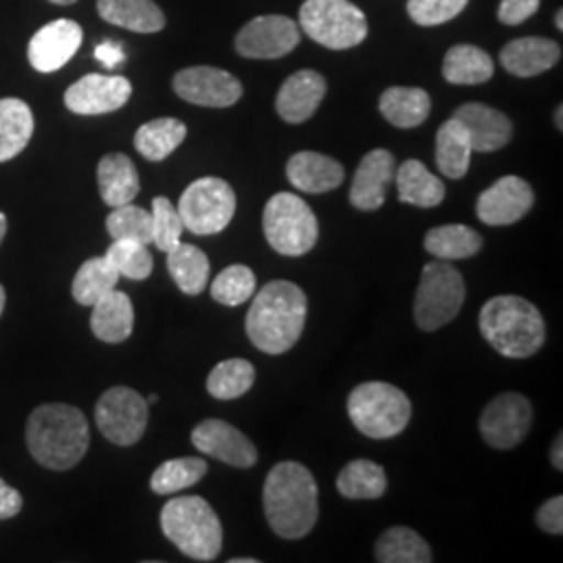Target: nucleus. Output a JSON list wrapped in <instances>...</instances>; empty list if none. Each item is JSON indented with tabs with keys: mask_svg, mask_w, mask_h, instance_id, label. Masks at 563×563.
I'll list each match as a JSON object with an SVG mask.
<instances>
[{
	"mask_svg": "<svg viewBox=\"0 0 563 563\" xmlns=\"http://www.w3.org/2000/svg\"><path fill=\"white\" fill-rule=\"evenodd\" d=\"M301 42L299 25L284 15H262L249 21L239 36L236 51L244 59H280Z\"/></svg>",
	"mask_w": 563,
	"mask_h": 563,
	"instance_id": "nucleus-13",
	"label": "nucleus"
},
{
	"mask_svg": "<svg viewBox=\"0 0 563 563\" xmlns=\"http://www.w3.org/2000/svg\"><path fill=\"white\" fill-rule=\"evenodd\" d=\"M132 97V84L123 76L88 74L65 92V107L76 115H104L121 109Z\"/></svg>",
	"mask_w": 563,
	"mask_h": 563,
	"instance_id": "nucleus-15",
	"label": "nucleus"
},
{
	"mask_svg": "<svg viewBox=\"0 0 563 563\" xmlns=\"http://www.w3.org/2000/svg\"><path fill=\"white\" fill-rule=\"evenodd\" d=\"M465 301L463 276L449 262L437 260L423 267L413 316L423 332H434L457 318Z\"/></svg>",
	"mask_w": 563,
	"mask_h": 563,
	"instance_id": "nucleus-9",
	"label": "nucleus"
},
{
	"mask_svg": "<svg viewBox=\"0 0 563 563\" xmlns=\"http://www.w3.org/2000/svg\"><path fill=\"white\" fill-rule=\"evenodd\" d=\"M23 507V499H21L18 488L9 486L0 478V520H9L15 518Z\"/></svg>",
	"mask_w": 563,
	"mask_h": 563,
	"instance_id": "nucleus-47",
	"label": "nucleus"
},
{
	"mask_svg": "<svg viewBox=\"0 0 563 563\" xmlns=\"http://www.w3.org/2000/svg\"><path fill=\"white\" fill-rule=\"evenodd\" d=\"M107 232L113 241H136L142 244L153 242V218L139 205L113 207L107 218Z\"/></svg>",
	"mask_w": 563,
	"mask_h": 563,
	"instance_id": "nucleus-40",
	"label": "nucleus"
},
{
	"mask_svg": "<svg viewBox=\"0 0 563 563\" xmlns=\"http://www.w3.org/2000/svg\"><path fill=\"white\" fill-rule=\"evenodd\" d=\"M430 109H432L430 95L422 88L393 86L384 90L380 97V113L384 120L402 130L422 125L430 115Z\"/></svg>",
	"mask_w": 563,
	"mask_h": 563,
	"instance_id": "nucleus-27",
	"label": "nucleus"
},
{
	"mask_svg": "<svg viewBox=\"0 0 563 563\" xmlns=\"http://www.w3.org/2000/svg\"><path fill=\"white\" fill-rule=\"evenodd\" d=\"M25 441L36 462L63 472L81 462L90 444V430L78 407L65 402H46L32 411Z\"/></svg>",
	"mask_w": 563,
	"mask_h": 563,
	"instance_id": "nucleus-3",
	"label": "nucleus"
},
{
	"mask_svg": "<svg viewBox=\"0 0 563 563\" xmlns=\"http://www.w3.org/2000/svg\"><path fill=\"white\" fill-rule=\"evenodd\" d=\"M192 444L218 462L232 467H253L257 463V449L239 428L222 420H205L192 430Z\"/></svg>",
	"mask_w": 563,
	"mask_h": 563,
	"instance_id": "nucleus-18",
	"label": "nucleus"
},
{
	"mask_svg": "<svg viewBox=\"0 0 563 563\" xmlns=\"http://www.w3.org/2000/svg\"><path fill=\"white\" fill-rule=\"evenodd\" d=\"M563 437L560 434L558 439H555V443L551 446V463H553V467L555 470H563Z\"/></svg>",
	"mask_w": 563,
	"mask_h": 563,
	"instance_id": "nucleus-49",
	"label": "nucleus"
},
{
	"mask_svg": "<svg viewBox=\"0 0 563 563\" xmlns=\"http://www.w3.org/2000/svg\"><path fill=\"white\" fill-rule=\"evenodd\" d=\"M563 104H560V107H558V113H555V123H558V130H560V132H562L563 130Z\"/></svg>",
	"mask_w": 563,
	"mask_h": 563,
	"instance_id": "nucleus-51",
	"label": "nucleus"
},
{
	"mask_svg": "<svg viewBox=\"0 0 563 563\" xmlns=\"http://www.w3.org/2000/svg\"><path fill=\"white\" fill-rule=\"evenodd\" d=\"M97 9L107 23L136 34H155L165 27V15L155 0H97Z\"/></svg>",
	"mask_w": 563,
	"mask_h": 563,
	"instance_id": "nucleus-26",
	"label": "nucleus"
},
{
	"mask_svg": "<svg viewBox=\"0 0 563 563\" xmlns=\"http://www.w3.org/2000/svg\"><path fill=\"white\" fill-rule=\"evenodd\" d=\"M257 288L255 272L246 265H230L211 284V297L225 307H239L253 299Z\"/></svg>",
	"mask_w": 563,
	"mask_h": 563,
	"instance_id": "nucleus-41",
	"label": "nucleus"
},
{
	"mask_svg": "<svg viewBox=\"0 0 563 563\" xmlns=\"http://www.w3.org/2000/svg\"><path fill=\"white\" fill-rule=\"evenodd\" d=\"M4 301H7V297H4V288L0 286V316H2V311H4Z\"/></svg>",
	"mask_w": 563,
	"mask_h": 563,
	"instance_id": "nucleus-54",
	"label": "nucleus"
},
{
	"mask_svg": "<svg viewBox=\"0 0 563 563\" xmlns=\"http://www.w3.org/2000/svg\"><path fill=\"white\" fill-rule=\"evenodd\" d=\"M48 2H53V4H60V7H67V4H74V2H78V0H48Z\"/></svg>",
	"mask_w": 563,
	"mask_h": 563,
	"instance_id": "nucleus-55",
	"label": "nucleus"
},
{
	"mask_svg": "<svg viewBox=\"0 0 563 563\" xmlns=\"http://www.w3.org/2000/svg\"><path fill=\"white\" fill-rule=\"evenodd\" d=\"M263 234L267 244L286 257H301L320 239L318 218L301 197L292 192L274 195L263 211Z\"/></svg>",
	"mask_w": 563,
	"mask_h": 563,
	"instance_id": "nucleus-7",
	"label": "nucleus"
},
{
	"mask_svg": "<svg viewBox=\"0 0 563 563\" xmlns=\"http://www.w3.org/2000/svg\"><path fill=\"white\" fill-rule=\"evenodd\" d=\"M81 41L84 32L80 23L71 20L53 21L32 36L27 46V59L41 74L59 71L80 51Z\"/></svg>",
	"mask_w": 563,
	"mask_h": 563,
	"instance_id": "nucleus-17",
	"label": "nucleus"
},
{
	"mask_svg": "<svg viewBox=\"0 0 563 563\" xmlns=\"http://www.w3.org/2000/svg\"><path fill=\"white\" fill-rule=\"evenodd\" d=\"M118 282H120V274L111 263L107 262L104 255L92 257L81 263L71 284V295L84 307H92L95 302L101 301L104 295L115 290Z\"/></svg>",
	"mask_w": 563,
	"mask_h": 563,
	"instance_id": "nucleus-37",
	"label": "nucleus"
},
{
	"mask_svg": "<svg viewBox=\"0 0 563 563\" xmlns=\"http://www.w3.org/2000/svg\"><path fill=\"white\" fill-rule=\"evenodd\" d=\"M95 420L109 443L132 446L144 437L148 402L134 388L113 386L97 402Z\"/></svg>",
	"mask_w": 563,
	"mask_h": 563,
	"instance_id": "nucleus-11",
	"label": "nucleus"
},
{
	"mask_svg": "<svg viewBox=\"0 0 563 563\" xmlns=\"http://www.w3.org/2000/svg\"><path fill=\"white\" fill-rule=\"evenodd\" d=\"M349 418L367 439H393L411 420V401L401 388L388 383L355 386L346 401Z\"/></svg>",
	"mask_w": 563,
	"mask_h": 563,
	"instance_id": "nucleus-6",
	"label": "nucleus"
},
{
	"mask_svg": "<svg viewBox=\"0 0 563 563\" xmlns=\"http://www.w3.org/2000/svg\"><path fill=\"white\" fill-rule=\"evenodd\" d=\"M563 11L562 9H560V11H558V13H555V27H558V30H560V32H562L563 30Z\"/></svg>",
	"mask_w": 563,
	"mask_h": 563,
	"instance_id": "nucleus-52",
	"label": "nucleus"
},
{
	"mask_svg": "<svg viewBox=\"0 0 563 563\" xmlns=\"http://www.w3.org/2000/svg\"><path fill=\"white\" fill-rule=\"evenodd\" d=\"M472 153L474 151L462 123L455 118L444 121L437 134V165L443 176L451 180H462L470 169Z\"/></svg>",
	"mask_w": 563,
	"mask_h": 563,
	"instance_id": "nucleus-34",
	"label": "nucleus"
},
{
	"mask_svg": "<svg viewBox=\"0 0 563 563\" xmlns=\"http://www.w3.org/2000/svg\"><path fill=\"white\" fill-rule=\"evenodd\" d=\"M97 178L102 201L109 207L128 205L141 192V178L136 165L123 153L104 155L97 167Z\"/></svg>",
	"mask_w": 563,
	"mask_h": 563,
	"instance_id": "nucleus-25",
	"label": "nucleus"
},
{
	"mask_svg": "<svg viewBox=\"0 0 563 563\" xmlns=\"http://www.w3.org/2000/svg\"><path fill=\"white\" fill-rule=\"evenodd\" d=\"M302 32L330 51H346L367 36L362 9L349 0H305L299 11Z\"/></svg>",
	"mask_w": 563,
	"mask_h": 563,
	"instance_id": "nucleus-8",
	"label": "nucleus"
},
{
	"mask_svg": "<svg viewBox=\"0 0 563 563\" xmlns=\"http://www.w3.org/2000/svg\"><path fill=\"white\" fill-rule=\"evenodd\" d=\"M532 428V405L520 393H504L484 407L481 432L493 449H514Z\"/></svg>",
	"mask_w": 563,
	"mask_h": 563,
	"instance_id": "nucleus-12",
	"label": "nucleus"
},
{
	"mask_svg": "<svg viewBox=\"0 0 563 563\" xmlns=\"http://www.w3.org/2000/svg\"><path fill=\"white\" fill-rule=\"evenodd\" d=\"M246 313V336L267 355H282L301 339L307 297L292 282L265 284Z\"/></svg>",
	"mask_w": 563,
	"mask_h": 563,
	"instance_id": "nucleus-2",
	"label": "nucleus"
},
{
	"mask_svg": "<svg viewBox=\"0 0 563 563\" xmlns=\"http://www.w3.org/2000/svg\"><path fill=\"white\" fill-rule=\"evenodd\" d=\"M481 332L488 344L509 360H526L544 344V320L537 305L504 295L484 302Z\"/></svg>",
	"mask_w": 563,
	"mask_h": 563,
	"instance_id": "nucleus-4",
	"label": "nucleus"
},
{
	"mask_svg": "<svg viewBox=\"0 0 563 563\" xmlns=\"http://www.w3.org/2000/svg\"><path fill=\"white\" fill-rule=\"evenodd\" d=\"M263 511L272 530L282 539L297 541L309 534L320 516L313 474L301 463H278L265 478Z\"/></svg>",
	"mask_w": 563,
	"mask_h": 563,
	"instance_id": "nucleus-1",
	"label": "nucleus"
},
{
	"mask_svg": "<svg viewBox=\"0 0 563 563\" xmlns=\"http://www.w3.org/2000/svg\"><path fill=\"white\" fill-rule=\"evenodd\" d=\"M90 328L95 336L109 344L128 341L134 330V305L130 297L121 290H111L101 301L92 305Z\"/></svg>",
	"mask_w": 563,
	"mask_h": 563,
	"instance_id": "nucleus-24",
	"label": "nucleus"
},
{
	"mask_svg": "<svg viewBox=\"0 0 563 563\" xmlns=\"http://www.w3.org/2000/svg\"><path fill=\"white\" fill-rule=\"evenodd\" d=\"M465 7L467 0H409L407 13L418 25L432 27L457 18Z\"/></svg>",
	"mask_w": 563,
	"mask_h": 563,
	"instance_id": "nucleus-44",
	"label": "nucleus"
},
{
	"mask_svg": "<svg viewBox=\"0 0 563 563\" xmlns=\"http://www.w3.org/2000/svg\"><path fill=\"white\" fill-rule=\"evenodd\" d=\"M286 176L297 190L307 195H322L341 186L344 167L322 153L301 151L290 157L286 165Z\"/></svg>",
	"mask_w": 563,
	"mask_h": 563,
	"instance_id": "nucleus-22",
	"label": "nucleus"
},
{
	"mask_svg": "<svg viewBox=\"0 0 563 563\" xmlns=\"http://www.w3.org/2000/svg\"><path fill=\"white\" fill-rule=\"evenodd\" d=\"M151 218H153V242H155V246H157L159 251L167 253V251H172L178 242H181L184 223H181L178 207L172 205L169 199L157 197V199L153 201Z\"/></svg>",
	"mask_w": 563,
	"mask_h": 563,
	"instance_id": "nucleus-43",
	"label": "nucleus"
},
{
	"mask_svg": "<svg viewBox=\"0 0 563 563\" xmlns=\"http://www.w3.org/2000/svg\"><path fill=\"white\" fill-rule=\"evenodd\" d=\"M537 523L547 534H562L563 532V497H553L544 501L537 511Z\"/></svg>",
	"mask_w": 563,
	"mask_h": 563,
	"instance_id": "nucleus-46",
	"label": "nucleus"
},
{
	"mask_svg": "<svg viewBox=\"0 0 563 563\" xmlns=\"http://www.w3.org/2000/svg\"><path fill=\"white\" fill-rule=\"evenodd\" d=\"M167 269L184 295L197 297L207 288L211 267L199 246L178 242L172 251H167Z\"/></svg>",
	"mask_w": 563,
	"mask_h": 563,
	"instance_id": "nucleus-32",
	"label": "nucleus"
},
{
	"mask_svg": "<svg viewBox=\"0 0 563 563\" xmlns=\"http://www.w3.org/2000/svg\"><path fill=\"white\" fill-rule=\"evenodd\" d=\"M34 113L20 99H0V163L11 162L30 144Z\"/></svg>",
	"mask_w": 563,
	"mask_h": 563,
	"instance_id": "nucleus-30",
	"label": "nucleus"
},
{
	"mask_svg": "<svg viewBox=\"0 0 563 563\" xmlns=\"http://www.w3.org/2000/svg\"><path fill=\"white\" fill-rule=\"evenodd\" d=\"M255 367L246 360H225L218 363L209 378H207V390L211 397L220 401H234L242 395H246L255 384Z\"/></svg>",
	"mask_w": 563,
	"mask_h": 563,
	"instance_id": "nucleus-38",
	"label": "nucleus"
},
{
	"mask_svg": "<svg viewBox=\"0 0 563 563\" xmlns=\"http://www.w3.org/2000/svg\"><path fill=\"white\" fill-rule=\"evenodd\" d=\"M186 134H188V130L180 120L159 118V120L148 121L139 128V132L134 136V146L144 159L163 162L180 146Z\"/></svg>",
	"mask_w": 563,
	"mask_h": 563,
	"instance_id": "nucleus-35",
	"label": "nucleus"
},
{
	"mask_svg": "<svg viewBox=\"0 0 563 563\" xmlns=\"http://www.w3.org/2000/svg\"><path fill=\"white\" fill-rule=\"evenodd\" d=\"M181 223L197 236H213L223 232L236 213L234 188L222 178L192 181L178 202Z\"/></svg>",
	"mask_w": 563,
	"mask_h": 563,
	"instance_id": "nucleus-10",
	"label": "nucleus"
},
{
	"mask_svg": "<svg viewBox=\"0 0 563 563\" xmlns=\"http://www.w3.org/2000/svg\"><path fill=\"white\" fill-rule=\"evenodd\" d=\"M376 560L380 563H430L432 551L416 530L395 526L378 539Z\"/></svg>",
	"mask_w": 563,
	"mask_h": 563,
	"instance_id": "nucleus-36",
	"label": "nucleus"
},
{
	"mask_svg": "<svg viewBox=\"0 0 563 563\" xmlns=\"http://www.w3.org/2000/svg\"><path fill=\"white\" fill-rule=\"evenodd\" d=\"M162 530L190 560L213 562L222 553V522L202 497L172 499L163 507Z\"/></svg>",
	"mask_w": 563,
	"mask_h": 563,
	"instance_id": "nucleus-5",
	"label": "nucleus"
},
{
	"mask_svg": "<svg viewBox=\"0 0 563 563\" xmlns=\"http://www.w3.org/2000/svg\"><path fill=\"white\" fill-rule=\"evenodd\" d=\"M483 234L463 223H446L432 228L423 241L426 251L443 262L470 260L483 249Z\"/></svg>",
	"mask_w": 563,
	"mask_h": 563,
	"instance_id": "nucleus-28",
	"label": "nucleus"
},
{
	"mask_svg": "<svg viewBox=\"0 0 563 563\" xmlns=\"http://www.w3.org/2000/svg\"><path fill=\"white\" fill-rule=\"evenodd\" d=\"M532 205V186L518 176H505L478 197L476 216L486 225H511L520 222Z\"/></svg>",
	"mask_w": 563,
	"mask_h": 563,
	"instance_id": "nucleus-16",
	"label": "nucleus"
},
{
	"mask_svg": "<svg viewBox=\"0 0 563 563\" xmlns=\"http://www.w3.org/2000/svg\"><path fill=\"white\" fill-rule=\"evenodd\" d=\"M453 118L462 123L472 151L476 153H495L504 148L514 136V125L509 118L483 102L462 104Z\"/></svg>",
	"mask_w": 563,
	"mask_h": 563,
	"instance_id": "nucleus-20",
	"label": "nucleus"
},
{
	"mask_svg": "<svg viewBox=\"0 0 563 563\" xmlns=\"http://www.w3.org/2000/svg\"><path fill=\"white\" fill-rule=\"evenodd\" d=\"M395 157L386 148H374L363 157L353 186H351V205L360 211H376L386 201V190L395 180Z\"/></svg>",
	"mask_w": 563,
	"mask_h": 563,
	"instance_id": "nucleus-19",
	"label": "nucleus"
},
{
	"mask_svg": "<svg viewBox=\"0 0 563 563\" xmlns=\"http://www.w3.org/2000/svg\"><path fill=\"white\" fill-rule=\"evenodd\" d=\"M386 472L383 465L369 460L346 463L336 478V488L344 499L369 501L380 499L386 493Z\"/></svg>",
	"mask_w": 563,
	"mask_h": 563,
	"instance_id": "nucleus-33",
	"label": "nucleus"
},
{
	"mask_svg": "<svg viewBox=\"0 0 563 563\" xmlns=\"http://www.w3.org/2000/svg\"><path fill=\"white\" fill-rule=\"evenodd\" d=\"M159 401V397H157V395H151V397H148V405H151V402H157Z\"/></svg>",
	"mask_w": 563,
	"mask_h": 563,
	"instance_id": "nucleus-56",
	"label": "nucleus"
},
{
	"mask_svg": "<svg viewBox=\"0 0 563 563\" xmlns=\"http://www.w3.org/2000/svg\"><path fill=\"white\" fill-rule=\"evenodd\" d=\"M325 97V80L313 69H301L282 84L276 111L288 123L311 120Z\"/></svg>",
	"mask_w": 563,
	"mask_h": 563,
	"instance_id": "nucleus-21",
	"label": "nucleus"
},
{
	"mask_svg": "<svg viewBox=\"0 0 563 563\" xmlns=\"http://www.w3.org/2000/svg\"><path fill=\"white\" fill-rule=\"evenodd\" d=\"M174 90L181 101L199 107L225 109L241 101L242 84L220 67L197 65L174 76Z\"/></svg>",
	"mask_w": 563,
	"mask_h": 563,
	"instance_id": "nucleus-14",
	"label": "nucleus"
},
{
	"mask_svg": "<svg viewBox=\"0 0 563 563\" xmlns=\"http://www.w3.org/2000/svg\"><path fill=\"white\" fill-rule=\"evenodd\" d=\"M95 57L101 60L102 65H104L107 69H115V67L121 65L123 59H125L121 44L111 41L99 44V46H97V51H95Z\"/></svg>",
	"mask_w": 563,
	"mask_h": 563,
	"instance_id": "nucleus-48",
	"label": "nucleus"
},
{
	"mask_svg": "<svg viewBox=\"0 0 563 563\" xmlns=\"http://www.w3.org/2000/svg\"><path fill=\"white\" fill-rule=\"evenodd\" d=\"M207 470H209L207 462L201 457L169 460L155 470V474L151 478V488L157 495H176L184 488H190V486L201 483Z\"/></svg>",
	"mask_w": 563,
	"mask_h": 563,
	"instance_id": "nucleus-39",
	"label": "nucleus"
},
{
	"mask_svg": "<svg viewBox=\"0 0 563 563\" xmlns=\"http://www.w3.org/2000/svg\"><path fill=\"white\" fill-rule=\"evenodd\" d=\"M4 234H7V216L0 211V242L4 239Z\"/></svg>",
	"mask_w": 563,
	"mask_h": 563,
	"instance_id": "nucleus-50",
	"label": "nucleus"
},
{
	"mask_svg": "<svg viewBox=\"0 0 563 563\" xmlns=\"http://www.w3.org/2000/svg\"><path fill=\"white\" fill-rule=\"evenodd\" d=\"M230 563H260L255 558H234L230 560Z\"/></svg>",
	"mask_w": 563,
	"mask_h": 563,
	"instance_id": "nucleus-53",
	"label": "nucleus"
},
{
	"mask_svg": "<svg viewBox=\"0 0 563 563\" xmlns=\"http://www.w3.org/2000/svg\"><path fill=\"white\" fill-rule=\"evenodd\" d=\"M107 262L111 263L120 276L130 280H146L153 272V257L148 244L136 241H113L107 249Z\"/></svg>",
	"mask_w": 563,
	"mask_h": 563,
	"instance_id": "nucleus-42",
	"label": "nucleus"
},
{
	"mask_svg": "<svg viewBox=\"0 0 563 563\" xmlns=\"http://www.w3.org/2000/svg\"><path fill=\"white\" fill-rule=\"evenodd\" d=\"M399 201L430 209L444 201V184L418 159L402 163L395 172Z\"/></svg>",
	"mask_w": 563,
	"mask_h": 563,
	"instance_id": "nucleus-29",
	"label": "nucleus"
},
{
	"mask_svg": "<svg viewBox=\"0 0 563 563\" xmlns=\"http://www.w3.org/2000/svg\"><path fill=\"white\" fill-rule=\"evenodd\" d=\"M499 59L505 71H509L511 76L534 78L555 67V63L562 59V48L558 42L530 36V38H518L505 44Z\"/></svg>",
	"mask_w": 563,
	"mask_h": 563,
	"instance_id": "nucleus-23",
	"label": "nucleus"
},
{
	"mask_svg": "<svg viewBox=\"0 0 563 563\" xmlns=\"http://www.w3.org/2000/svg\"><path fill=\"white\" fill-rule=\"evenodd\" d=\"M541 7V0H501L499 21L505 25H520L530 20Z\"/></svg>",
	"mask_w": 563,
	"mask_h": 563,
	"instance_id": "nucleus-45",
	"label": "nucleus"
},
{
	"mask_svg": "<svg viewBox=\"0 0 563 563\" xmlns=\"http://www.w3.org/2000/svg\"><path fill=\"white\" fill-rule=\"evenodd\" d=\"M495 74V63L490 55L472 44H457L444 55V80L455 86H478L490 80Z\"/></svg>",
	"mask_w": 563,
	"mask_h": 563,
	"instance_id": "nucleus-31",
	"label": "nucleus"
}]
</instances>
